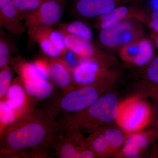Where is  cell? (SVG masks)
<instances>
[{
  "instance_id": "cell-26",
  "label": "cell",
  "mask_w": 158,
  "mask_h": 158,
  "mask_svg": "<svg viewBox=\"0 0 158 158\" xmlns=\"http://www.w3.org/2000/svg\"><path fill=\"white\" fill-rule=\"evenodd\" d=\"M13 5L20 13L32 11L48 0H11Z\"/></svg>"
},
{
  "instance_id": "cell-19",
  "label": "cell",
  "mask_w": 158,
  "mask_h": 158,
  "mask_svg": "<svg viewBox=\"0 0 158 158\" xmlns=\"http://www.w3.org/2000/svg\"><path fill=\"white\" fill-rule=\"evenodd\" d=\"M157 134L156 130L151 127L149 129L126 133L123 144H131L145 152L156 141Z\"/></svg>"
},
{
  "instance_id": "cell-31",
  "label": "cell",
  "mask_w": 158,
  "mask_h": 158,
  "mask_svg": "<svg viewBox=\"0 0 158 158\" xmlns=\"http://www.w3.org/2000/svg\"><path fill=\"white\" fill-rule=\"evenodd\" d=\"M149 97L152 98L154 102L153 106L154 111V118L153 121L158 123V96H151Z\"/></svg>"
},
{
  "instance_id": "cell-4",
  "label": "cell",
  "mask_w": 158,
  "mask_h": 158,
  "mask_svg": "<svg viewBox=\"0 0 158 158\" xmlns=\"http://www.w3.org/2000/svg\"><path fill=\"white\" fill-rule=\"evenodd\" d=\"M140 95L129 98L119 103L116 123L126 133L135 132L152 126L154 111Z\"/></svg>"
},
{
  "instance_id": "cell-22",
  "label": "cell",
  "mask_w": 158,
  "mask_h": 158,
  "mask_svg": "<svg viewBox=\"0 0 158 158\" xmlns=\"http://www.w3.org/2000/svg\"><path fill=\"white\" fill-rule=\"evenodd\" d=\"M14 44L3 28L0 30V69L9 65L15 51Z\"/></svg>"
},
{
  "instance_id": "cell-9",
  "label": "cell",
  "mask_w": 158,
  "mask_h": 158,
  "mask_svg": "<svg viewBox=\"0 0 158 158\" xmlns=\"http://www.w3.org/2000/svg\"><path fill=\"white\" fill-rule=\"evenodd\" d=\"M149 10L141 4L119 6L94 19L93 27L99 31L115 23L127 19H135L146 26Z\"/></svg>"
},
{
  "instance_id": "cell-5",
  "label": "cell",
  "mask_w": 158,
  "mask_h": 158,
  "mask_svg": "<svg viewBox=\"0 0 158 158\" xmlns=\"http://www.w3.org/2000/svg\"><path fill=\"white\" fill-rule=\"evenodd\" d=\"M144 24L135 19L115 23L99 31V45L108 51H118L124 46L145 37Z\"/></svg>"
},
{
  "instance_id": "cell-3",
  "label": "cell",
  "mask_w": 158,
  "mask_h": 158,
  "mask_svg": "<svg viewBox=\"0 0 158 158\" xmlns=\"http://www.w3.org/2000/svg\"><path fill=\"white\" fill-rule=\"evenodd\" d=\"M118 80H107L85 85H74L62 90L48 98L44 107L55 120L63 114L80 112L90 106L103 94L118 86Z\"/></svg>"
},
{
  "instance_id": "cell-11",
  "label": "cell",
  "mask_w": 158,
  "mask_h": 158,
  "mask_svg": "<svg viewBox=\"0 0 158 158\" xmlns=\"http://www.w3.org/2000/svg\"><path fill=\"white\" fill-rule=\"evenodd\" d=\"M146 0H73L71 11L83 19H95L123 5L144 3Z\"/></svg>"
},
{
  "instance_id": "cell-14",
  "label": "cell",
  "mask_w": 158,
  "mask_h": 158,
  "mask_svg": "<svg viewBox=\"0 0 158 158\" xmlns=\"http://www.w3.org/2000/svg\"><path fill=\"white\" fill-rule=\"evenodd\" d=\"M1 100L6 102L20 118L34 109L26 93L23 82L19 77L12 81L6 96Z\"/></svg>"
},
{
  "instance_id": "cell-30",
  "label": "cell",
  "mask_w": 158,
  "mask_h": 158,
  "mask_svg": "<svg viewBox=\"0 0 158 158\" xmlns=\"http://www.w3.org/2000/svg\"><path fill=\"white\" fill-rule=\"evenodd\" d=\"M152 126L156 130V132L157 138L156 140L158 141V123L153 121L152 124ZM151 156H152V157L158 158V143H157L155 146Z\"/></svg>"
},
{
  "instance_id": "cell-2",
  "label": "cell",
  "mask_w": 158,
  "mask_h": 158,
  "mask_svg": "<svg viewBox=\"0 0 158 158\" xmlns=\"http://www.w3.org/2000/svg\"><path fill=\"white\" fill-rule=\"evenodd\" d=\"M110 92L102 94L85 110L59 117L56 119L58 133L74 129L90 134L102 128L117 125L119 103L116 94Z\"/></svg>"
},
{
  "instance_id": "cell-18",
  "label": "cell",
  "mask_w": 158,
  "mask_h": 158,
  "mask_svg": "<svg viewBox=\"0 0 158 158\" xmlns=\"http://www.w3.org/2000/svg\"><path fill=\"white\" fill-rule=\"evenodd\" d=\"M23 84L29 100L33 105L34 102L49 98L55 93L54 85L48 80L39 79Z\"/></svg>"
},
{
  "instance_id": "cell-10",
  "label": "cell",
  "mask_w": 158,
  "mask_h": 158,
  "mask_svg": "<svg viewBox=\"0 0 158 158\" xmlns=\"http://www.w3.org/2000/svg\"><path fill=\"white\" fill-rule=\"evenodd\" d=\"M150 38L144 37L122 48L118 51L122 68H141L148 64L156 55Z\"/></svg>"
},
{
  "instance_id": "cell-15",
  "label": "cell",
  "mask_w": 158,
  "mask_h": 158,
  "mask_svg": "<svg viewBox=\"0 0 158 158\" xmlns=\"http://www.w3.org/2000/svg\"><path fill=\"white\" fill-rule=\"evenodd\" d=\"M0 27L17 38L27 29L21 18V13L11 0H0Z\"/></svg>"
},
{
  "instance_id": "cell-24",
  "label": "cell",
  "mask_w": 158,
  "mask_h": 158,
  "mask_svg": "<svg viewBox=\"0 0 158 158\" xmlns=\"http://www.w3.org/2000/svg\"><path fill=\"white\" fill-rule=\"evenodd\" d=\"M15 111L4 100L0 101V133L19 118Z\"/></svg>"
},
{
  "instance_id": "cell-27",
  "label": "cell",
  "mask_w": 158,
  "mask_h": 158,
  "mask_svg": "<svg viewBox=\"0 0 158 158\" xmlns=\"http://www.w3.org/2000/svg\"><path fill=\"white\" fill-rule=\"evenodd\" d=\"M144 152L131 144H123V147L113 155V158H139Z\"/></svg>"
},
{
  "instance_id": "cell-20",
  "label": "cell",
  "mask_w": 158,
  "mask_h": 158,
  "mask_svg": "<svg viewBox=\"0 0 158 158\" xmlns=\"http://www.w3.org/2000/svg\"><path fill=\"white\" fill-rule=\"evenodd\" d=\"M51 147L60 158H80L79 151L70 139L66 136L56 135L51 142Z\"/></svg>"
},
{
  "instance_id": "cell-6",
  "label": "cell",
  "mask_w": 158,
  "mask_h": 158,
  "mask_svg": "<svg viewBox=\"0 0 158 158\" xmlns=\"http://www.w3.org/2000/svg\"><path fill=\"white\" fill-rule=\"evenodd\" d=\"M63 35L68 50L71 51L79 60H86L96 62L109 68H122L123 64L113 54L110 53L93 40L86 39L68 34L58 29Z\"/></svg>"
},
{
  "instance_id": "cell-13",
  "label": "cell",
  "mask_w": 158,
  "mask_h": 158,
  "mask_svg": "<svg viewBox=\"0 0 158 158\" xmlns=\"http://www.w3.org/2000/svg\"><path fill=\"white\" fill-rule=\"evenodd\" d=\"M42 58L48 79L55 86L62 90L73 85L71 68L67 62L60 58L45 55Z\"/></svg>"
},
{
  "instance_id": "cell-29",
  "label": "cell",
  "mask_w": 158,
  "mask_h": 158,
  "mask_svg": "<svg viewBox=\"0 0 158 158\" xmlns=\"http://www.w3.org/2000/svg\"><path fill=\"white\" fill-rule=\"evenodd\" d=\"M146 26L152 32H158V9L150 10Z\"/></svg>"
},
{
  "instance_id": "cell-17",
  "label": "cell",
  "mask_w": 158,
  "mask_h": 158,
  "mask_svg": "<svg viewBox=\"0 0 158 158\" xmlns=\"http://www.w3.org/2000/svg\"><path fill=\"white\" fill-rule=\"evenodd\" d=\"M49 26L27 28L29 37L39 44L43 53L49 56L60 58L61 55L52 42Z\"/></svg>"
},
{
  "instance_id": "cell-25",
  "label": "cell",
  "mask_w": 158,
  "mask_h": 158,
  "mask_svg": "<svg viewBox=\"0 0 158 158\" xmlns=\"http://www.w3.org/2000/svg\"><path fill=\"white\" fill-rule=\"evenodd\" d=\"M12 68L7 65L0 69V99L5 98L12 81Z\"/></svg>"
},
{
  "instance_id": "cell-8",
  "label": "cell",
  "mask_w": 158,
  "mask_h": 158,
  "mask_svg": "<svg viewBox=\"0 0 158 158\" xmlns=\"http://www.w3.org/2000/svg\"><path fill=\"white\" fill-rule=\"evenodd\" d=\"M65 7L63 0H48L35 10L21 13V18L27 28L52 27L60 21Z\"/></svg>"
},
{
  "instance_id": "cell-21",
  "label": "cell",
  "mask_w": 158,
  "mask_h": 158,
  "mask_svg": "<svg viewBox=\"0 0 158 158\" xmlns=\"http://www.w3.org/2000/svg\"><path fill=\"white\" fill-rule=\"evenodd\" d=\"M59 29L68 34L89 40H93V32L91 27L83 20L61 23Z\"/></svg>"
},
{
  "instance_id": "cell-23",
  "label": "cell",
  "mask_w": 158,
  "mask_h": 158,
  "mask_svg": "<svg viewBox=\"0 0 158 158\" xmlns=\"http://www.w3.org/2000/svg\"><path fill=\"white\" fill-rule=\"evenodd\" d=\"M135 69L141 77V79L151 83L158 84V55H156L147 65Z\"/></svg>"
},
{
  "instance_id": "cell-7",
  "label": "cell",
  "mask_w": 158,
  "mask_h": 158,
  "mask_svg": "<svg viewBox=\"0 0 158 158\" xmlns=\"http://www.w3.org/2000/svg\"><path fill=\"white\" fill-rule=\"evenodd\" d=\"M121 68H109L89 60H79L71 68L72 76L76 85H85L107 80L121 79Z\"/></svg>"
},
{
  "instance_id": "cell-1",
  "label": "cell",
  "mask_w": 158,
  "mask_h": 158,
  "mask_svg": "<svg viewBox=\"0 0 158 158\" xmlns=\"http://www.w3.org/2000/svg\"><path fill=\"white\" fill-rule=\"evenodd\" d=\"M58 133L56 120L45 108L34 109L0 133L1 158H13L26 151L32 158L47 157Z\"/></svg>"
},
{
  "instance_id": "cell-28",
  "label": "cell",
  "mask_w": 158,
  "mask_h": 158,
  "mask_svg": "<svg viewBox=\"0 0 158 158\" xmlns=\"http://www.w3.org/2000/svg\"><path fill=\"white\" fill-rule=\"evenodd\" d=\"M138 89H141V95L144 97L158 96V84H154L141 79L137 85Z\"/></svg>"
},
{
  "instance_id": "cell-16",
  "label": "cell",
  "mask_w": 158,
  "mask_h": 158,
  "mask_svg": "<svg viewBox=\"0 0 158 158\" xmlns=\"http://www.w3.org/2000/svg\"><path fill=\"white\" fill-rule=\"evenodd\" d=\"M9 65L23 82L39 79L48 80L46 73L33 62H29L19 55L13 57Z\"/></svg>"
},
{
  "instance_id": "cell-32",
  "label": "cell",
  "mask_w": 158,
  "mask_h": 158,
  "mask_svg": "<svg viewBox=\"0 0 158 158\" xmlns=\"http://www.w3.org/2000/svg\"><path fill=\"white\" fill-rule=\"evenodd\" d=\"M149 38L152 41L156 50L158 51V32H152L150 35Z\"/></svg>"
},
{
  "instance_id": "cell-12",
  "label": "cell",
  "mask_w": 158,
  "mask_h": 158,
  "mask_svg": "<svg viewBox=\"0 0 158 158\" xmlns=\"http://www.w3.org/2000/svg\"><path fill=\"white\" fill-rule=\"evenodd\" d=\"M85 143L88 149L94 153L97 158L112 157L118 150L116 141L107 127L89 134L85 138Z\"/></svg>"
}]
</instances>
